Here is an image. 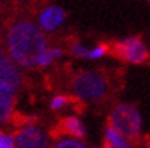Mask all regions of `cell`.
Returning <instances> with one entry per match:
<instances>
[{
	"instance_id": "6da1fadb",
	"label": "cell",
	"mask_w": 150,
	"mask_h": 148,
	"mask_svg": "<svg viewBox=\"0 0 150 148\" xmlns=\"http://www.w3.org/2000/svg\"><path fill=\"white\" fill-rule=\"evenodd\" d=\"M6 44L11 58L23 67H37V59L47 47L44 35L30 21H14L6 35Z\"/></svg>"
},
{
	"instance_id": "7a4b0ae2",
	"label": "cell",
	"mask_w": 150,
	"mask_h": 148,
	"mask_svg": "<svg viewBox=\"0 0 150 148\" xmlns=\"http://www.w3.org/2000/svg\"><path fill=\"white\" fill-rule=\"evenodd\" d=\"M73 91L82 100H100L109 92V80L100 71H83L74 76Z\"/></svg>"
},
{
	"instance_id": "3957f363",
	"label": "cell",
	"mask_w": 150,
	"mask_h": 148,
	"mask_svg": "<svg viewBox=\"0 0 150 148\" xmlns=\"http://www.w3.org/2000/svg\"><path fill=\"white\" fill-rule=\"evenodd\" d=\"M108 124L120 132L130 142L138 141L141 130V116L138 110L132 104H118L111 112L108 118Z\"/></svg>"
},
{
	"instance_id": "277c9868",
	"label": "cell",
	"mask_w": 150,
	"mask_h": 148,
	"mask_svg": "<svg viewBox=\"0 0 150 148\" xmlns=\"http://www.w3.org/2000/svg\"><path fill=\"white\" fill-rule=\"evenodd\" d=\"M109 53L120 60L137 64V65L144 64L150 59V53L147 47L138 36H130V38L114 42L112 46H109Z\"/></svg>"
},
{
	"instance_id": "5b68a950",
	"label": "cell",
	"mask_w": 150,
	"mask_h": 148,
	"mask_svg": "<svg viewBox=\"0 0 150 148\" xmlns=\"http://www.w3.org/2000/svg\"><path fill=\"white\" fill-rule=\"evenodd\" d=\"M20 85H21V74L18 68L12 64V60L6 55L3 47H0V86L17 92Z\"/></svg>"
},
{
	"instance_id": "8992f818",
	"label": "cell",
	"mask_w": 150,
	"mask_h": 148,
	"mask_svg": "<svg viewBox=\"0 0 150 148\" xmlns=\"http://www.w3.org/2000/svg\"><path fill=\"white\" fill-rule=\"evenodd\" d=\"M17 148H49V139L40 128L29 124L15 135Z\"/></svg>"
},
{
	"instance_id": "52a82bcc",
	"label": "cell",
	"mask_w": 150,
	"mask_h": 148,
	"mask_svg": "<svg viewBox=\"0 0 150 148\" xmlns=\"http://www.w3.org/2000/svg\"><path fill=\"white\" fill-rule=\"evenodd\" d=\"M50 135L55 139L59 136H74V137L82 139L86 135V130H85L83 124L76 116H67L59 121L56 127L50 132Z\"/></svg>"
},
{
	"instance_id": "ba28073f",
	"label": "cell",
	"mask_w": 150,
	"mask_h": 148,
	"mask_svg": "<svg viewBox=\"0 0 150 148\" xmlns=\"http://www.w3.org/2000/svg\"><path fill=\"white\" fill-rule=\"evenodd\" d=\"M64 20H65V11L58 8V6H50L41 12L40 26L44 30L52 32V30H56L64 23Z\"/></svg>"
},
{
	"instance_id": "9c48e42d",
	"label": "cell",
	"mask_w": 150,
	"mask_h": 148,
	"mask_svg": "<svg viewBox=\"0 0 150 148\" xmlns=\"http://www.w3.org/2000/svg\"><path fill=\"white\" fill-rule=\"evenodd\" d=\"M15 103V92L0 86V123H5L12 116Z\"/></svg>"
},
{
	"instance_id": "30bf717a",
	"label": "cell",
	"mask_w": 150,
	"mask_h": 148,
	"mask_svg": "<svg viewBox=\"0 0 150 148\" xmlns=\"http://www.w3.org/2000/svg\"><path fill=\"white\" fill-rule=\"evenodd\" d=\"M103 148H132V145L129 139H126L120 132L108 124L103 137Z\"/></svg>"
},
{
	"instance_id": "8fae6325",
	"label": "cell",
	"mask_w": 150,
	"mask_h": 148,
	"mask_svg": "<svg viewBox=\"0 0 150 148\" xmlns=\"http://www.w3.org/2000/svg\"><path fill=\"white\" fill-rule=\"evenodd\" d=\"M62 55V50L61 48H49V50H44L42 53L38 56L37 59V67H46L49 64H52L56 58H59Z\"/></svg>"
},
{
	"instance_id": "7c38bea8",
	"label": "cell",
	"mask_w": 150,
	"mask_h": 148,
	"mask_svg": "<svg viewBox=\"0 0 150 148\" xmlns=\"http://www.w3.org/2000/svg\"><path fill=\"white\" fill-rule=\"evenodd\" d=\"M53 148H90V147L81 141H74V139H62Z\"/></svg>"
},
{
	"instance_id": "4fadbf2b",
	"label": "cell",
	"mask_w": 150,
	"mask_h": 148,
	"mask_svg": "<svg viewBox=\"0 0 150 148\" xmlns=\"http://www.w3.org/2000/svg\"><path fill=\"white\" fill-rule=\"evenodd\" d=\"M106 53H109V46L108 44H100V46H97L93 50H88V56L86 58H90V59H99V58H102L103 55H106Z\"/></svg>"
},
{
	"instance_id": "5bb4252c",
	"label": "cell",
	"mask_w": 150,
	"mask_h": 148,
	"mask_svg": "<svg viewBox=\"0 0 150 148\" xmlns=\"http://www.w3.org/2000/svg\"><path fill=\"white\" fill-rule=\"evenodd\" d=\"M70 47H71V53H73V55H76V56H79V58H86V56H88V50H86L79 41H76V39L71 41Z\"/></svg>"
},
{
	"instance_id": "9a60e30c",
	"label": "cell",
	"mask_w": 150,
	"mask_h": 148,
	"mask_svg": "<svg viewBox=\"0 0 150 148\" xmlns=\"http://www.w3.org/2000/svg\"><path fill=\"white\" fill-rule=\"evenodd\" d=\"M70 101V98L68 97H65V95H58V97H55L53 100H52V109L53 110H59V109H62L65 104Z\"/></svg>"
},
{
	"instance_id": "2e32d148",
	"label": "cell",
	"mask_w": 150,
	"mask_h": 148,
	"mask_svg": "<svg viewBox=\"0 0 150 148\" xmlns=\"http://www.w3.org/2000/svg\"><path fill=\"white\" fill-rule=\"evenodd\" d=\"M0 148H15L14 137L9 136L8 133H2V132H0Z\"/></svg>"
}]
</instances>
